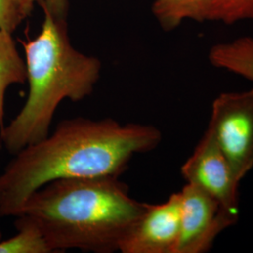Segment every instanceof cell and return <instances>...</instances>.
<instances>
[{
  "label": "cell",
  "instance_id": "5",
  "mask_svg": "<svg viewBox=\"0 0 253 253\" xmlns=\"http://www.w3.org/2000/svg\"><path fill=\"white\" fill-rule=\"evenodd\" d=\"M179 193L180 233L175 253H206L217 235L235 225L238 217L195 185L187 183Z\"/></svg>",
  "mask_w": 253,
  "mask_h": 253
},
{
  "label": "cell",
  "instance_id": "6",
  "mask_svg": "<svg viewBox=\"0 0 253 253\" xmlns=\"http://www.w3.org/2000/svg\"><path fill=\"white\" fill-rule=\"evenodd\" d=\"M187 183L208 192L228 213L239 218V183L212 131L206 132L181 167Z\"/></svg>",
  "mask_w": 253,
  "mask_h": 253
},
{
  "label": "cell",
  "instance_id": "13",
  "mask_svg": "<svg viewBox=\"0 0 253 253\" xmlns=\"http://www.w3.org/2000/svg\"><path fill=\"white\" fill-rule=\"evenodd\" d=\"M36 3L51 12L54 17L66 19L69 9L68 0H18L19 10L23 20L30 15Z\"/></svg>",
  "mask_w": 253,
  "mask_h": 253
},
{
  "label": "cell",
  "instance_id": "10",
  "mask_svg": "<svg viewBox=\"0 0 253 253\" xmlns=\"http://www.w3.org/2000/svg\"><path fill=\"white\" fill-rule=\"evenodd\" d=\"M204 0H155L152 11L164 30L170 31L184 20L203 22Z\"/></svg>",
  "mask_w": 253,
  "mask_h": 253
},
{
  "label": "cell",
  "instance_id": "11",
  "mask_svg": "<svg viewBox=\"0 0 253 253\" xmlns=\"http://www.w3.org/2000/svg\"><path fill=\"white\" fill-rule=\"evenodd\" d=\"M17 234L9 239L0 240V253H51L44 238L32 223L16 217Z\"/></svg>",
  "mask_w": 253,
  "mask_h": 253
},
{
  "label": "cell",
  "instance_id": "9",
  "mask_svg": "<svg viewBox=\"0 0 253 253\" xmlns=\"http://www.w3.org/2000/svg\"><path fill=\"white\" fill-rule=\"evenodd\" d=\"M27 81L26 61L19 54L12 32L0 27V130L5 126V95L12 84Z\"/></svg>",
  "mask_w": 253,
  "mask_h": 253
},
{
  "label": "cell",
  "instance_id": "3",
  "mask_svg": "<svg viewBox=\"0 0 253 253\" xmlns=\"http://www.w3.org/2000/svg\"><path fill=\"white\" fill-rule=\"evenodd\" d=\"M42 9L41 32L23 42L29 84L27 101L0 130L2 144L11 155L44 139L59 104L84 100L100 79V59L76 50L68 36L66 19Z\"/></svg>",
  "mask_w": 253,
  "mask_h": 253
},
{
  "label": "cell",
  "instance_id": "8",
  "mask_svg": "<svg viewBox=\"0 0 253 253\" xmlns=\"http://www.w3.org/2000/svg\"><path fill=\"white\" fill-rule=\"evenodd\" d=\"M208 60L217 69L253 82V38L240 37L215 44L209 50Z\"/></svg>",
  "mask_w": 253,
  "mask_h": 253
},
{
  "label": "cell",
  "instance_id": "15",
  "mask_svg": "<svg viewBox=\"0 0 253 253\" xmlns=\"http://www.w3.org/2000/svg\"><path fill=\"white\" fill-rule=\"evenodd\" d=\"M2 239V232H1V230H0V240Z\"/></svg>",
  "mask_w": 253,
  "mask_h": 253
},
{
  "label": "cell",
  "instance_id": "1",
  "mask_svg": "<svg viewBox=\"0 0 253 253\" xmlns=\"http://www.w3.org/2000/svg\"><path fill=\"white\" fill-rule=\"evenodd\" d=\"M151 125L120 124L112 118L61 121L52 134L13 155L0 174V217H16L30 195L64 178L118 176L136 154L161 144Z\"/></svg>",
  "mask_w": 253,
  "mask_h": 253
},
{
  "label": "cell",
  "instance_id": "14",
  "mask_svg": "<svg viewBox=\"0 0 253 253\" xmlns=\"http://www.w3.org/2000/svg\"><path fill=\"white\" fill-rule=\"evenodd\" d=\"M24 21L19 10L18 0H0V27L13 32Z\"/></svg>",
  "mask_w": 253,
  "mask_h": 253
},
{
  "label": "cell",
  "instance_id": "4",
  "mask_svg": "<svg viewBox=\"0 0 253 253\" xmlns=\"http://www.w3.org/2000/svg\"><path fill=\"white\" fill-rule=\"evenodd\" d=\"M208 127L240 184L253 168V88L219 94Z\"/></svg>",
  "mask_w": 253,
  "mask_h": 253
},
{
  "label": "cell",
  "instance_id": "2",
  "mask_svg": "<svg viewBox=\"0 0 253 253\" xmlns=\"http://www.w3.org/2000/svg\"><path fill=\"white\" fill-rule=\"evenodd\" d=\"M145 207L118 176L64 178L33 192L16 217L36 227L52 253H112Z\"/></svg>",
  "mask_w": 253,
  "mask_h": 253
},
{
  "label": "cell",
  "instance_id": "12",
  "mask_svg": "<svg viewBox=\"0 0 253 253\" xmlns=\"http://www.w3.org/2000/svg\"><path fill=\"white\" fill-rule=\"evenodd\" d=\"M253 20V0H204L203 22L223 24Z\"/></svg>",
  "mask_w": 253,
  "mask_h": 253
},
{
  "label": "cell",
  "instance_id": "7",
  "mask_svg": "<svg viewBox=\"0 0 253 253\" xmlns=\"http://www.w3.org/2000/svg\"><path fill=\"white\" fill-rule=\"evenodd\" d=\"M180 233V193L159 205L145 204L121 241L122 253H175Z\"/></svg>",
  "mask_w": 253,
  "mask_h": 253
}]
</instances>
